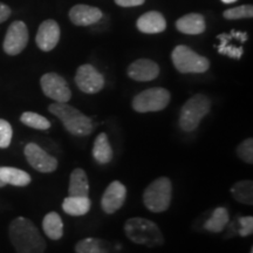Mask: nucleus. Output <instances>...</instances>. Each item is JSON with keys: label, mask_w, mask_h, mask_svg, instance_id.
I'll return each mask as SVG.
<instances>
[{"label": "nucleus", "mask_w": 253, "mask_h": 253, "mask_svg": "<svg viewBox=\"0 0 253 253\" xmlns=\"http://www.w3.org/2000/svg\"><path fill=\"white\" fill-rule=\"evenodd\" d=\"M91 202L89 197H79V196H68L63 199L62 210L69 216L80 217L89 212Z\"/></svg>", "instance_id": "19"}, {"label": "nucleus", "mask_w": 253, "mask_h": 253, "mask_svg": "<svg viewBox=\"0 0 253 253\" xmlns=\"http://www.w3.org/2000/svg\"><path fill=\"white\" fill-rule=\"evenodd\" d=\"M172 199V183L168 177H158L143 192V203L150 212L160 213L170 208Z\"/></svg>", "instance_id": "5"}, {"label": "nucleus", "mask_w": 253, "mask_h": 253, "mask_svg": "<svg viewBox=\"0 0 253 253\" xmlns=\"http://www.w3.org/2000/svg\"><path fill=\"white\" fill-rule=\"evenodd\" d=\"M167 23L166 19L160 12H148L140 17L137 20V28L142 33L147 34H155V33H161L166 30Z\"/></svg>", "instance_id": "16"}, {"label": "nucleus", "mask_w": 253, "mask_h": 253, "mask_svg": "<svg viewBox=\"0 0 253 253\" xmlns=\"http://www.w3.org/2000/svg\"><path fill=\"white\" fill-rule=\"evenodd\" d=\"M93 157L99 164H108L113 160V149L106 132H100L94 141Z\"/></svg>", "instance_id": "20"}, {"label": "nucleus", "mask_w": 253, "mask_h": 253, "mask_svg": "<svg viewBox=\"0 0 253 253\" xmlns=\"http://www.w3.org/2000/svg\"><path fill=\"white\" fill-rule=\"evenodd\" d=\"M42 230L45 235L52 240H59L63 236V221L59 213H47L42 220Z\"/></svg>", "instance_id": "22"}, {"label": "nucleus", "mask_w": 253, "mask_h": 253, "mask_svg": "<svg viewBox=\"0 0 253 253\" xmlns=\"http://www.w3.org/2000/svg\"><path fill=\"white\" fill-rule=\"evenodd\" d=\"M72 23L78 26H89L102 18V12L99 8L88 5H77L69 12Z\"/></svg>", "instance_id": "15"}, {"label": "nucleus", "mask_w": 253, "mask_h": 253, "mask_svg": "<svg viewBox=\"0 0 253 253\" xmlns=\"http://www.w3.org/2000/svg\"><path fill=\"white\" fill-rule=\"evenodd\" d=\"M41 89L43 94L55 102L67 103L72 97V91L69 89L68 84L61 75L56 73H47L42 75L40 80Z\"/></svg>", "instance_id": "8"}, {"label": "nucleus", "mask_w": 253, "mask_h": 253, "mask_svg": "<svg viewBox=\"0 0 253 253\" xmlns=\"http://www.w3.org/2000/svg\"><path fill=\"white\" fill-rule=\"evenodd\" d=\"M125 233L126 238L134 244L147 248H158L166 242L160 227L153 220L143 217H131L125 223Z\"/></svg>", "instance_id": "2"}, {"label": "nucleus", "mask_w": 253, "mask_h": 253, "mask_svg": "<svg viewBox=\"0 0 253 253\" xmlns=\"http://www.w3.org/2000/svg\"><path fill=\"white\" fill-rule=\"evenodd\" d=\"M231 195L240 204H253V182L251 179H243L235 183L231 188Z\"/></svg>", "instance_id": "25"}, {"label": "nucleus", "mask_w": 253, "mask_h": 253, "mask_svg": "<svg viewBox=\"0 0 253 253\" xmlns=\"http://www.w3.org/2000/svg\"><path fill=\"white\" fill-rule=\"evenodd\" d=\"M238 221L240 225V229L238 230L239 236L242 237L251 236L253 233V217L252 216L240 217Z\"/></svg>", "instance_id": "31"}, {"label": "nucleus", "mask_w": 253, "mask_h": 253, "mask_svg": "<svg viewBox=\"0 0 253 253\" xmlns=\"http://www.w3.org/2000/svg\"><path fill=\"white\" fill-rule=\"evenodd\" d=\"M6 184H5V183L4 182H2L1 181V179H0V188H2V186H5Z\"/></svg>", "instance_id": "35"}, {"label": "nucleus", "mask_w": 253, "mask_h": 253, "mask_svg": "<svg viewBox=\"0 0 253 253\" xmlns=\"http://www.w3.org/2000/svg\"><path fill=\"white\" fill-rule=\"evenodd\" d=\"M69 196H79V197H88L89 196V182L86 171L81 168L74 169L69 176Z\"/></svg>", "instance_id": "17"}, {"label": "nucleus", "mask_w": 253, "mask_h": 253, "mask_svg": "<svg viewBox=\"0 0 253 253\" xmlns=\"http://www.w3.org/2000/svg\"><path fill=\"white\" fill-rule=\"evenodd\" d=\"M177 30L189 36H197L205 31V21L203 15L190 13L179 18L176 23Z\"/></svg>", "instance_id": "18"}, {"label": "nucleus", "mask_w": 253, "mask_h": 253, "mask_svg": "<svg viewBox=\"0 0 253 253\" xmlns=\"http://www.w3.org/2000/svg\"><path fill=\"white\" fill-rule=\"evenodd\" d=\"M20 121L25 126H30V128L38 129V130H47L50 128V122L42 115L33 113V112H25L21 115Z\"/></svg>", "instance_id": "26"}, {"label": "nucleus", "mask_w": 253, "mask_h": 253, "mask_svg": "<svg viewBox=\"0 0 253 253\" xmlns=\"http://www.w3.org/2000/svg\"><path fill=\"white\" fill-rule=\"evenodd\" d=\"M48 110L55 115L68 132L74 136H88L93 131V122L80 110L63 102L49 104Z\"/></svg>", "instance_id": "3"}, {"label": "nucleus", "mask_w": 253, "mask_h": 253, "mask_svg": "<svg viewBox=\"0 0 253 253\" xmlns=\"http://www.w3.org/2000/svg\"><path fill=\"white\" fill-rule=\"evenodd\" d=\"M75 84L84 93L96 94L104 87V78L94 66L82 65L77 71Z\"/></svg>", "instance_id": "9"}, {"label": "nucleus", "mask_w": 253, "mask_h": 253, "mask_svg": "<svg viewBox=\"0 0 253 253\" xmlns=\"http://www.w3.org/2000/svg\"><path fill=\"white\" fill-rule=\"evenodd\" d=\"M145 0H115V2L122 7H134L143 4Z\"/></svg>", "instance_id": "32"}, {"label": "nucleus", "mask_w": 253, "mask_h": 253, "mask_svg": "<svg viewBox=\"0 0 253 253\" xmlns=\"http://www.w3.org/2000/svg\"><path fill=\"white\" fill-rule=\"evenodd\" d=\"M211 100L204 94H196L183 104L179 113V128L185 132H192L198 128L202 120L210 113Z\"/></svg>", "instance_id": "4"}, {"label": "nucleus", "mask_w": 253, "mask_h": 253, "mask_svg": "<svg viewBox=\"0 0 253 253\" xmlns=\"http://www.w3.org/2000/svg\"><path fill=\"white\" fill-rule=\"evenodd\" d=\"M129 78L135 81L147 82L155 80L160 74V66L153 60L138 59L130 63L128 67Z\"/></svg>", "instance_id": "14"}, {"label": "nucleus", "mask_w": 253, "mask_h": 253, "mask_svg": "<svg viewBox=\"0 0 253 253\" xmlns=\"http://www.w3.org/2000/svg\"><path fill=\"white\" fill-rule=\"evenodd\" d=\"M218 52H219L220 54L227 55V56H230V58H233V59H240L243 55L242 47L231 46L226 42H220V45L218 46Z\"/></svg>", "instance_id": "30"}, {"label": "nucleus", "mask_w": 253, "mask_h": 253, "mask_svg": "<svg viewBox=\"0 0 253 253\" xmlns=\"http://www.w3.org/2000/svg\"><path fill=\"white\" fill-rule=\"evenodd\" d=\"M60 39V27L54 20H46L40 25L37 33V45L43 52L54 49Z\"/></svg>", "instance_id": "13"}, {"label": "nucleus", "mask_w": 253, "mask_h": 253, "mask_svg": "<svg viewBox=\"0 0 253 253\" xmlns=\"http://www.w3.org/2000/svg\"><path fill=\"white\" fill-rule=\"evenodd\" d=\"M221 1H223L224 4H232V2L237 1V0H221Z\"/></svg>", "instance_id": "34"}, {"label": "nucleus", "mask_w": 253, "mask_h": 253, "mask_svg": "<svg viewBox=\"0 0 253 253\" xmlns=\"http://www.w3.org/2000/svg\"><path fill=\"white\" fill-rule=\"evenodd\" d=\"M230 221L229 211L225 208L219 207L213 210L212 214L209 219L205 221L204 229L212 233H220L221 231L225 229V226Z\"/></svg>", "instance_id": "23"}, {"label": "nucleus", "mask_w": 253, "mask_h": 253, "mask_svg": "<svg viewBox=\"0 0 253 253\" xmlns=\"http://www.w3.org/2000/svg\"><path fill=\"white\" fill-rule=\"evenodd\" d=\"M9 14H11V8L7 5L0 2V23H4L5 20H7Z\"/></svg>", "instance_id": "33"}, {"label": "nucleus", "mask_w": 253, "mask_h": 253, "mask_svg": "<svg viewBox=\"0 0 253 253\" xmlns=\"http://www.w3.org/2000/svg\"><path fill=\"white\" fill-rule=\"evenodd\" d=\"M171 60L177 71L183 74L205 73L210 67V62L205 56L197 54L190 47L179 45L171 53Z\"/></svg>", "instance_id": "6"}, {"label": "nucleus", "mask_w": 253, "mask_h": 253, "mask_svg": "<svg viewBox=\"0 0 253 253\" xmlns=\"http://www.w3.org/2000/svg\"><path fill=\"white\" fill-rule=\"evenodd\" d=\"M237 156H238L243 162L252 164L253 163V140L251 137L246 138L239 143L238 147L236 149Z\"/></svg>", "instance_id": "27"}, {"label": "nucleus", "mask_w": 253, "mask_h": 253, "mask_svg": "<svg viewBox=\"0 0 253 253\" xmlns=\"http://www.w3.org/2000/svg\"><path fill=\"white\" fill-rule=\"evenodd\" d=\"M12 136H13L12 126L6 120L0 119V148L1 149L9 147L12 141Z\"/></svg>", "instance_id": "29"}, {"label": "nucleus", "mask_w": 253, "mask_h": 253, "mask_svg": "<svg viewBox=\"0 0 253 253\" xmlns=\"http://www.w3.org/2000/svg\"><path fill=\"white\" fill-rule=\"evenodd\" d=\"M110 245L108 242L99 238H88L79 240L75 245L77 253H109Z\"/></svg>", "instance_id": "24"}, {"label": "nucleus", "mask_w": 253, "mask_h": 253, "mask_svg": "<svg viewBox=\"0 0 253 253\" xmlns=\"http://www.w3.org/2000/svg\"><path fill=\"white\" fill-rule=\"evenodd\" d=\"M28 42L27 26L23 21H14L8 28L4 40V50L8 55H17Z\"/></svg>", "instance_id": "11"}, {"label": "nucleus", "mask_w": 253, "mask_h": 253, "mask_svg": "<svg viewBox=\"0 0 253 253\" xmlns=\"http://www.w3.org/2000/svg\"><path fill=\"white\" fill-rule=\"evenodd\" d=\"M0 179L5 184L14 186H26L31 183V176L24 170L12 167H0Z\"/></svg>", "instance_id": "21"}, {"label": "nucleus", "mask_w": 253, "mask_h": 253, "mask_svg": "<svg viewBox=\"0 0 253 253\" xmlns=\"http://www.w3.org/2000/svg\"><path fill=\"white\" fill-rule=\"evenodd\" d=\"M171 99L169 90L162 87L149 88L132 99V109L137 113H153L166 109Z\"/></svg>", "instance_id": "7"}, {"label": "nucleus", "mask_w": 253, "mask_h": 253, "mask_svg": "<svg viewBox=\"0 0 253 253\" xmlns=\"http://www.w3.org/2000/svg\"><path fill=\"white\" fill-rule=\"evenodd\" d=\"M126 198V188L120 181H113L107 186L101 199V207L106 213L112 214L123 207Z\"/></svg>", "instance_id": "12"}, {"label": "nucleus", "mask_w": 253, "mask_h": 253, "mask_svg": "<svg viewBox=\"0 0 253 253\" xmlns=\"http://www.w3.org/2000/svg\"><path fill=\"white\" fill-rule=\"evenodd\" d=\"M9 240L17 253H45L46 242L33 221L18 217L8 227Z\"/></svg>", "instance_id": "1"}, {"label": "nucleus", "mask_w": 253, "mask_h": 253, "mask_svg": "<svg viewBox=\"0 0 253 253\" xmlns=\"http://www.w3.org/2000/svg\"><path fill=\"white\" fill-rule=\"evenodd\" d=\"M223 15L224 18L230 19V20H235V19H242V18H252L253 7L252 5H243V6H239V7L226 9Z\"/></svg>", "instance_id": "28"}, {"label": "nucleus", "mask_w": 253, "mask_h": 253, "mask_svg": "<svg viewBox=\"0 0 253 253\" xmlns=\"http://www.w3.org/2000/svg\"><path fill=\"white\" fill-rule=\"evenodd\" d=\"M24 153L27 162L37 171L49 173L55 171L56 168H58V160L47 154L42 148L36 143H28L25 147Z\"/></svg>", "instance_id": "10"}, {"label": "nucleus", "mask_w": 253, "mask_h": 253, "mask_svg": "<svg viewBox=\"0 0 253 253\" xmlns=\"http://www.w3.org/2000/svg\"><path fill=\"white\" fill-rule=\"evenodd\" d=\"M250 253H253V248H251V250H250Z\"/></svg>", "instance_id": "36"}]
</instances>
